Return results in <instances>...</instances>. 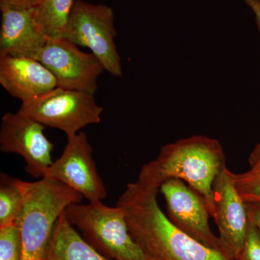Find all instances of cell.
<instances>
[{"label":"cell","instance_id":"5b68a950","mask_svg":"<svg viewBox=\"0 0 260 260\" xmlns=\"http://www.w3.org/2000/svg\"><path fill=\"white\" fill-rule=\"evenodd\" d=\"M104 108L97 104L93 94L54 88L42 96L21 103L19 114L37 121L47 127L62 131L68 137L102 120Z\"/></svg>","mask_w":260,"mask_h":260},{"label":"cell","instance_id":"7c38bea8","mask_svg":"<svg viewBox=\"0 0 260 260\" xmlns=\"http://www.w3.org/2000/svg\"><path fill=\"white\" fill-rule=\"evenodd\" d=\"M0 56L38 59L48 39L35 8L0 6Z\"/></svg>","mask_w":260,"mask_h":260},{"label":"cell","instance_id":"7a4b0ae2","mask_svg":"<svg viewBox=\"0 0 260 260\" xmlns=\"http://www.w3.org/2000/svg\"><path fill=\"white\" fill-rule=\"evenodd\" d=\"M225 167L220 142L195 135L162 146L157 158L142 167L138 180L159 189L169 179H181L204 198L213 216L214 181Z\"/></svg>","mask_w":260,"mask_h":260},{"label":"cell","instance_id":"8fae6325","mask_svg":"<svg viewBox=\"0 0 260 260\" xmlns=\"http://www.w3.org/2000/svg\"><path fill=\"white\" fill-rule=\"evenodd\" d=\"M213 218L228 259L235 260L242 249L247 231L246 203L234 186L233 172L224 167L214 181Z\"/></svg>","mask_w":260,"mask_h":260},{"label":"cell","instance_id":"ac0fdd59","mask_svg":"<svg viewBox=\"0 0 260 260\" xmlns=\"http://www.w3.org/2000/svg\"><path fill=\"white\" fill-rule=\"evenodd\" d=\"M234 186L245 203L260 205V172L249 170L241 174L233 173Z\"/></svg>","mask_w":260,"mask_h":260},{"label":"cell","instance_id":"9c48e42d","mask_svg":"<svg viewBox=\"0 0 260 260\" xmlns=\"http://www.w3.org/2000/svg\"><path fill=\"white\" fill-rule=\"evenodd\" d=\"M159 192L165 200L168 218L176 227L225 256L220 239L210 229L206 203L198 191L181 179H171L162 183Z\"/></svg>","mask_w":260,"mask_h":260},{"label":"cell","instance_id":"277c9868","mask_svg":"<svg viewBox=\"0 0 260 260\" xmlns=\"http://www.w3.org/2000/svg\"><path fill=\"white\" fill-rule=\"evenodd\" d=\"M64 214L73 226L83 232L89 243L107 257L149 260L130 234L120 207L107 206L102 201L75 203L65 209Z\"/></svg>","mask_w":260,"mask_h":260},{"label":"cell","instance_id":"d6986e66","mask_svg":"<svg viewBox=\"0 0 260 260\" xmlns=\"http://www.w3.org/2000/svg\"><path fill=\"white\" fill-rule=\"evenodd\" d=\"M248 219L245 241L235 260H260V233L254 222Z\"/></svg>","mask_w":260,"mask_h":260},{"label":"cell","instance_id":"5bb4252c","mask_svg":"<svg viewBox=\"0 0 260 260\" xmlns=\"http://www.w3.org/2000/svg\"><path fill=\"white\" fill-rule=\"evenodd\" d=\"M47 260H113L84 240L68 221L64 211L56 222Z\"/></svg>","mask_w":260,"mask_h":260},{"label":"cell","instance_id":"52a82bcc","mask_svg":"<svg viewBox=\"0 0 260 260\" xmlns=\"http://www.w3.org/2000/svg\"><path fill=\"white\" fill-rule=\"evenodd\" d=\"M38 60L54 75L59 88L93 95L98 79L105 70L93 54L83 52L63 37H49Z\"/></svg>","mask_w":260,"mask_h":260},{"label":"cell","instance_id":"44dd1931","mask_svg":"<svg viewBox=\"0 0 260 260\" xmlns=\"http://www.w3.org/2000/svg\"><path fill=\"white\" fill-rule=\"evenodd\" d=\"M248 217L254 222L260 233V205L256 203H246Z\"/></svg>","mask_w":260,"mask_h":260},{"label":"cell","instance_id":"8992f818","mask_svg":"<svg viewBox=\"0 0 260 260\" xmlns=\"http://www.w3.org/2000/svg\"><path fill=\"white\" fill-rule=\"evenodd\" d=\"M116 37L114 13L110 7L75 0L63 37L88 48L104 70L118 78L122 74V68Z\"/></svg>","mask_w":260,"mask_h":260},{"label":"cell","instance_id":"7402d4cb","mask_svg":"<svg viewBox=\"0 0 260 260\" xmlns=\"http://www.w3.org/2000/svg\"><path fill=\"white\" fill-rule=\"evenodd\" d=\"M248 160L251 170L260 172V143L252 150Z\"/></svg>","mask_w":260,"mask_h":260},{"label":"cell","instance_id":"4fadbf2b","mask_svg":"<svg viewBox=\"0 0 260 260\" xmlns=\"http://www.w3.org/2000/svg\"><path fill=\"white\" fill-rule=\"evenodd\" d=\"M0 84L21 103L34 100L57 88L54 75L38 59L0 56Z\"/></svg>","mask_w":260,"mask_h":260},{"label":"cell","instance_id":"9a60e30c","mask_svg":"<svg viewBox=\"0 0 260 260\" xmlns=\"http://www.w3.org/2000/svg\"><path fill=\"white\" fill-rule=\"evenodd\" d=\"M75 0H42L35 8L38 20L49 37L64 35Z\"/></svg>","mask_w":260,"mask_h":260},{"label":"cell","instance_id":"2e32d148","mask_svg":"<svg viewBox=\"0 0 260 260\" xmlns=\"http://www.w3.org/2000/svg\"><path fill=\"white\" fill-rule=\"evenodd\" d=\"M23 208V198L13 178L1 174L0 227L18 223Z\"/></svg>","mask_w":260,"mask_h":260},{"label":"cell","instance_id":"30bf717a","mask_svg":"<svg viewBox=\"0 0 260 260\" xmlns=\"http://www.w3.org/2000/svg\"><path fill=\"white\" fill-rule=\"evenodd\" d=\"M46 126L18 112L6 113L2 118L0 150L23 157L25 171L34 178H43L52 164L54 145L44 133Z\"/></svg>","mask_w":260,"mask_h":260},{"label":"cell","instance_id":"603a6c76","mask_svg":"<svg viewBox=\"0 0 260 260\" xmlns=\"http://www.w3.org/2000/svg\"><path fill=\"white\" fill-rule=\"evenodd\" d=\"M255 15L256 23L260 31V0H244Z\"/></svg>","mask_w":260,"mask_h":260},{"label":"cell","instance_id":"e0dca14e","mask_svg":"<svg viewBox=\"0 0 260 260\" xmlns=\"http://www.w3.org/2000/svg\"><path fill=\"white\" fill-rule=\"evenodd\" d=\"M21 236L18 223L0 227V260H22Z\"/></svg>","mask_w":260,"mask_h":260},{"label":"cell","instance_id":"6da1fadb","mask_svg":"<svg viewBox=\"0 0 260 260\" xmlns=\"http://www.w3.org/2000/svg\"><path fill=\"white\" fill-rule=\"evenodd\" d=\"M158 192V188L138 180L126 185L116 203L130 234L149 260H229L176 227L160 209Z\"/></svg>","mask_w":260,"mask_h":260},{"label":"cell","instance_id":"3957f363","mask_svg":"<svg viewBox=\"0 0 260 260\" xmlns=\"http://www.w3.org/2000/svg\"><path fill=\"white\" fill-rule=\"evenodd\" d=\"M13 179L23 198L18 221L22 260H47L58 219L69 205L80 203L83 197L69 186L47 178L32 182Z\"/></svg>","mask_w":260,"mask_h":260},{"label":"cell","instance_id":"ffe728a7","mask_svg":"<svg viewBox=\"0 0 260 260\" xmlns=\"http://www.w3.org/2000/svg\"><path fill=\"white\" fill-rule=\"evenodd\" d=\"M42 0H0V6L14 7V8H36Z\"/></svg>","mask_w":260,"mask_h":260},{"label":"cell","instance_id":"ba28073f","mask_svg":"<svg viewBox=\"0 0 260 260\" xmlns=\"http://www.w3.org/2000/svg\"><path fill=\"white\" fill-rule=\"evenodd\" d=\"M92 153L93 148L85 133L68 137L61 156L47 168L43 178L69 186L89 202L102 201L107 198V189Z\"/></svg>","mask_w":260,"mask_h":260}]
</instances>
